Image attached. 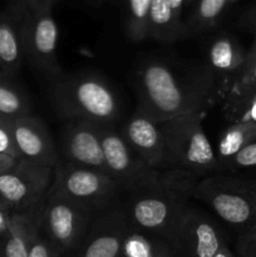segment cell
Segmentation results:
<instances>
[{
	"label": "cell",
	"instance_id": "6da1fadb",
	"mask_svg": "<svg viewBox=\"0 0 256 257\" xmlns=\"http://www.w3.org/2000/svg\"><path fill=\"white\" fill-rule=\"evenodd\" d=\"M137 109L162 122L202 113L222 97L203 68L182 69L167 60H147L137 73Z\"/></svg>",
	"mask_w": 256,
	"mask_h": 257
},
{
	"label": "cell",
	"instance_id": "7a4b0ae2",
	"mask_svg": "<svg viewBox=\"0 0 256 257\" xmlns=\"http://www.w3.org/2000/svg\"><path fill=\"white\" fill-rule=\"evenodd\" d=\"M198 180L187 171L162 170L125 192L122 203L131 227L170 240Z\"/></svg>",
	"mask_w": 256,
	"mask_h": 257
},
{
	"label": "cell",
	"instance_id": "3957f363",
	"mask_svg": "<svg viewBox=\"0 0 256 257\" xmlns=\"http://www.w3.org/2000/svg\"><path fill=\"white\" fill-rule=\"evenodd\" d=\"M53 107L64 119H83L114 125L119 117L120 100L104 78L93 73L53 78L49 87Z\"/></svg>",
	"mask_w": 256,
	"mask_h": 257
},
{
	"label": "cell",
	"instance_id": "277c9868",
	"mask_svg": "<svg viewBox=\"0 0 256 257\" xmlns=\"http://www.w3.org/2000/svg\"><path fill=\"white\" fill-rule=\"evenodd\" d=\"M165 141V170H181L198 178L221 171L216 152L202 125V113L160 122Z\"/></svg>",
	"mask_w": 256,
	"mask_h": 257
},
{
	"label": "cell",
	"instance_id": "5b68a950",
	"mask_svg": "<svg viewBox=\"0 0 256 257\" xmlns=\"http://www.w3.org/2000/svg\"><path fill=\"white\" fill-rule=\"evenodd\" d=\"M192 197L241 232L256 223V183L231 176L210 175L198 180Z\"/></svg>",
	"mask_w": 256,
	"mask_h": 257
},
{
	"label": "cell",
	"instance_id": "8992f818",
	"mask_svg": "<svg viewBox=\"0 0 256 257\" xmlns=\"http://www.w3.org/2000/svg\"><path fill=\"white\" fill-rule=\"evenodd\" d=\"M50 190L60 193L94 213L119 201L122 190L107 172L59 160L53 172Z\"/></svg>",
	"mask_w": 256,
	"mask_h": 257
},
{
	"label": "cell",
	"instance_id": "52a82bcc",
	"mask_svg": "<svg viewBox=\"0 0 256 257\" xmlns=\"http://www.w3.org/2000/svg\"><path fill=\"white\" fill-rule=\"evenodd\" d=\"M95 213L49 188L40 203V230L63 256L72 255L84 238Z\"/></svg>",
	"mask_w": 256,
	"mask_h": 257
},
{
	"label": "cell",
	"instance_id": "ba28073f",
	"mask_svg": "<svg viewBox=\"0 0 256 257\" xmlns=\"http://www.w3.org/2000/svg\"><path fill=\"white\" fill-rule=\"evenodd\" d=\"M52 3H44L30 10L22 24L24 55L39 72L55 78L62 74L58 63L59 30L52 15Z\"/></svg>",
	"mask_w": 256,
	"mask_h": 257
},
{
	"label": "cell",
	"instance_id": "9c48e42d",
	"mask_svg": "<svg viewBox=\"0 0 256 257\" xmlns=\"http://www.w3.org/2000/svg\"><path fill=\"white\" fill-rule=\"evenodd\" d=\"M54 168L20 160L0 176V200L14 213L27 212L42 203L53 182Z\"/></svg>",
	"mask_w": 256,
	"mask_h": 257
},
{
	"label": "cell",
	"instance_id": "30bf717a",
	"mask_svg": "<svg viewBox=\"0 0 256 257\" xmlns=\"http://www.w3.org/2000/svg\"><path fill=\"white\" fill-rule=\"evenodd\" d=\"M131 226L124 207L117 201L97 212L73 257H122L123 243Z\"/></svg>",
	"mask_w": 256,
	"mask_h": 257
},
{
	"label": "cell",
	"instance_id": "8fae6325",
	"mask_svg": "<svg viewBox=\"0 0 256 257\" xmlns=\"http://www.w3.org/2000/svg\"><path fill=\"white\" fill-rule=\"evenodd\" d=\"M104 166L123 193L150 180L158 170L151 168L125 142L114 125L99 124Z\"/></svg>",
	"mask_w": 256,
	"mask_h": 257
},
{
	"label": "cell",
	"instance_id": "7c38bea8",
	"mask_svg": "<svg viewBox=\"0 0 256 257\" xmlns=\"http://www.w3.org/2000/svg\"><path fill=\"white\" fill-rule=\"evenodd\" d=\"M168 242L176 253L185 257H213L226 245L217 223L190 205L178 220Z\"/></svg>",
	"mask_w": 256,
	"mask_h": 257
},
{
	"label": "cell",
	"instance_id": "4fadbf2b",
	"mask_svg": "<svg viewBox=\"0 0 256 257\" xmlns=\"http://www.w3.org/2000/svg\"><path fill=\"white\" fill-rule=\"evenodd\" d=\"M62 152L67 162L107 172L98 123L68 119L62 132Z\"/></svg>",
	"mask_w": 256,
	"mask_h": 257
},
{
	"label": "cell",
	"instance_id": "5bb4252c",
	"mask_svg": "<svg viewBox=\"0 0 256 257\" xmlns=\"http://www.w3.org/2000/svg\"><path fill=\"white\" fill-rule=\"evenodd\" d=\"M15 147L22 160L54 168L59 161L49 130L40 118L25 115L12 120Z\"/></svg>",
	"mask_w": 256,
	"mask_h": 257
},
{
	"label": "cell",
	"instance_id": "9a60e30c",
	"mask_svg": "<svg viewBox=\"0 0 256 257\" xmlns=\"http://www.w3.org/2000/svg\"><path fill=\"white\" fill-rule=\"evenodd\" d=\"M132 150L153 170H165V141L158 120L136 110L119 130Z\"/></svg>",
	"mask_w": 256,
	"mask_h": 257
},
{
	"label": "cell",
	"instance_id": "2e32d148",
	"mask_svg": "<svg viewBox=\"0 0 256 257\" xmlns=\"http://www.w3.org/2000/svg\"><path fill=\"white\" fill-rule=\"evenodd\" d=\"M245 60L246 53L228 35H218L208 43L203 69L213 80L222 97H225L233 79L243 68Z\"/></svg>",
	"mask_w": 256,
	"mask_h": 257
},
{
	"label": "cell",
	"instance_id": "e0dca14e",
	"mask_svg": "<svg viewBox=\"0 0 256 257\" xmlns=\"http://www.w3.org/2000/svg\"><path fill=\"white\" fill-rule=\"evenodd\" d=\"M185 0H152L148 15L147 39L171 43L186 37L182 22V7Z\"/></svg>",
	"mask_w": 256,
	"mask_h": 257
},
{
	"label": "cell",
	"instance_id": "ac0fdd59",
	"mask_svg": "<svg viewBox=\"0 0 256 257\" xmlns=\"http://www.w3.org/2000/svg\"><path fill=\"white\" fill-rule=\"evenodd\" d=\"M40 205L27 212L13 215L9 230L0 237L3 257H29L30 241L39 222Z\"/></svg>",
	"mask_w": 256,
	"mask_h": 257
},
{
	"label": "cell",
	"instance_id": "d6986e66",
	"mask_svg": "<svg viewBox=\"0 0 256 257\" xmlns=\"http://www.w3.org/2000/svg\"><path fill=\"white\" fill-rule=\"evenodd\" d=\"M24 55L22 25L9 19H0V73L15 77L22 68Z\"/></svg>",
	"mask_w": 256,
	"mask_h": 257
},
{
	"label": "cell",
	"instance_id": "ffe728a7",
	"mask_svg": "<svg viewBox=\"0 0 256 257\" xmlns=\"http://www.w3.org/2000/svg\"><path fill=\"white\" fill-rule=\"evenodd\" d=\"M32 114V104L15 77L0 73V117L14 120Z\"/></svg>",
	"mask_w": 256,
	"mask_h": 257
},
{
	"label": "cell",
	"instance_id": "44dd1931",
	"mask_svg": "<svg viewBox=\"0 0 256 257\" xmlns=\"http://www.w3.org/2000/svg\"><path fill=\"white\" fill-rule=\"evenodd\" d=\"M255 140V123H230V125L221 133L216 150V157L220 163L221 170L231 157H233L238 151Z\"/></svg>",
	"mask_w": 256,
	"mask_h": 257
},
{
	"label": "cell",
	"instance_id": "7402d4cb",
	"mask_svg": "<svg viewBox=\"0 0 256 257\" xmlns=\"http://www.w3.org/2000/svg\"><path fill=\"white\" fill-rule=\"evenodd\" d=\"M223 114L230 123L256 124V88L228 90L225 95Z\"/></svg>",
	"mask_w": 256,
	"mask_h": 257
},
{
	"label": "cell",
	"instance_id": "603a6c76",
	"mask_svg": "<svg viewBox=\"0 0 256 257\" xmlns=\"http://www.w3.org/2000/svg\"><path fill=\"white\" fill-rule=\"evenodd\" d=\"M231 0H198L190 20L185 24L186 37L206 32L217 24Z\"/></svg>",
	"mask_w": 256,
	"mask_h": 257
},
{
	"label": "cell",
	"instance_id": "cb8c5ba5",
	"mask_svg": "<svg viewBox=\"0 0 256 257\" xmlns=\"http://www.w3.org/2000/svg\"><path fill=\"white\" fill-rule=\"evenodd\" d=\"M151 4L152 0H127V35L133 42L147 39Z\"/></svg>",
	"mask_w": 256,
	"mask_h": 257
},
{
	"label": "cell",
	"instance_id": "d4e9b609",
	"mask_svg": "<svg viewBox=\"0 0 256 257\" xmlns=\"http://www.w3.org/2000/svg\"><path fill=\"white\" fill-rule=\"evenodd\" d=\"M156 237L131 227L123 243L122 257H152Z\"/></svg>",
	"mask_w": 256,
	"mask_h": 257
},
{
	"label": "cell",
	"instance_id": "484cf974",
	"mask_svg": "<svg viewBox=\"0 0 256 257\" xmlns=\"http://www.w3.org/2000/svg\"><path fill=\"white\" fill-rule=\"evenodd\" d=\"M29 257H64L45 237V235L40 230L39 222L35 227L34 233L32 236V241H30Z\"/></svg>",
	"mask_w": 256,
	"mask_h": 257
},
{
	"label": "cell",
	"instance_id": "4316f807",
	"mask_svg": "<svg viewBox=\"0 0 256 257\" xmlns=\"http://www.w3.org/2000/svg\"><path fill=\"white\" fill-rule=\"evenodd\" d=\"M256 167V140L238 151L223 165L222 168L230 170H247Z\"/></svg>",
	"mask_w": 256,
	"mask_h": 257
},
{
	"label": "cell",
	"instance_id": "83f0119b",
	"mask_svg": "<svg viewBox=\"0 0 256 257\" xmlns=\"http://www.w3.org/2000/svg\"><path fill=\"white\" fill-rule=\"evenodd\" d=\"M256 88V60L245 63L241 72L237 77L233 79L232 84L230 85L228 90H240V89H255ZM227 90V92H228Z\"/></svg>",
	"mask_w": 256,
	"mask_h": 257
},
{
	"label": "cell",
	"instance_id": "f1b7e54d",
	"mask_svg": "<svg viewBox=\"0 0 256 257\" xmlns=\"http://www.w3.org/2000/svg\"><path fill=\"white\" fill-rule=\"evenodd\" d=\"M0 153L20 158L12 132V120L0 117Z\"/></svg>",
	"mask_w": 256,
	"mask_h": 257
},
{
	"label": "cell",
	"instance_id": "f546056e",
	"mask_svg": "<svg viewBox=\"0 0 256 257\" xmlns=\"http://www.w3.org/2000/svg\"><path fill=\"white\" fill-rule=\"evenodd\" d=\"M238 257H256V223L242 231L237 241Z\"/></svg>",
	"mask_w": 256,
	"mask_h": 257
},
{
	"label": "cell",
	"instance_id": "4dcf8cb0",
	"mask_svg": "<svg viewBox=\"0 0 256 257\" xmlns=\"http://www.w3.org/2000/svg\"><path fill=\"white\" fill-rule=\"evenodd\" d=\"M152 257H176V251L170 245L167 240L161 237H156L155 250Z\"/></svg>",
	"mask_w": 256,
	"mask_h": 257
},
{
	"label": "cell",
	"instance_id": "1f68e13d",
	"mask_svg": "<svg viewBox=\"0 0 256 257\" xmlns=\"http://www.w3.org/2000/svg\"><path fill=\"white\" fill-rule=\"evenodd\" d=\"M13 215H14V212L8 206L0 202V237H3L9 230Z\"/></svg>",
	"mask_w": 256,
	"mask_h": 257
},
{
	"label": "cell",
	"instance_id": "d6a6232c",
	"mask_svg": "<svg viewBox=\"0 0 256 257\" xmlns=\"http://www.w3.org/2000/svg\"><path fill=\"white\" fill-rule=\"evenodd\" d=\"M20 160H22V158H17V157H13V156L10 155L0 153V176L9 172L10 170H13V168L18 165V162H19Z\"/></svg>",
	"mask_w": 256,
	"mask_h": 257
},
{
	"label": "cell",
	"instance_id": "836d02e7",
	"mask_svg": "<svg viewBox=\"0 0 256 257\" xmlns=\"http://www.w3.org/2000/svg\"><path fill=\"white\" fill-rule=\"evenodd\" d=\"M253 60H256V38H255V40H253V43H252V45H251V48H250V49H248V52L246 53L245 63L253 62Z\"/></svg>",
	"mask_w": 256,
	"mask_h": 257
},
{
	"label": "cell",
	"instance_id": "e575fe53",
	"mask_svg": "<svg viewBox=\"0 0 256 257\" xmlns=\"http://www.w3.org/2000/svg\"><path fill=\"white\" fill-rule=\"evenodd\" d=\"M213 257H236V256L233 255V252L228 248L227 245H223L222 247L218 250V252Z\"/></svg>",
	"mask_w": 256,
	"mask_h": 257
},
{
	"label": "cell",
	"instance_id": "d590c367",
	"mask_svg": "<svg viewBox=\"0 0 256 257\" xmlns=\"http://www.w3.org/2000/svg\"><path fill=\"white\" fill-rule=\"evenodd\" d=\"M53 0H32V7H30L29 10L34 9V8L39 7V5L44 4V3H52Z\"/></svg>",
	"mask_w": 256,
	"mask_h": 257
},
{
	"label": "cell",
	"instance_id": "8d00e7d4",
	"mask_svg": "<svg viewBox=\"0 0 256 257\" xmlns=\"http://www.w3.org/2000/svg\"><path fill=\"white\" fill-rule=\"evenodd\" d=\"M0 257H3V252H2V248H0Z\"/></svg>",
	"mask_w": 256,
	"mask_h": 257
},
{
	"label": "cell",
	"instance_id": "74e56055",
	"mask_svg": "<svg viewBox=\"0 0 256 257\" xmlns=\"http://www.w3.org/2000/svg\"><path fill=\"white\" fill-rule=\"evenodd\" d=\"M28 4H29V9H30V0H28Z\"/></svg>",
	"mask_w": 256,
	"mask_h": 257
},
{
	"label": "cell",
	"instance_id": "f35d334b",
	"mask_svg": "<svg viewBox=\"0 0 256 257\" xmlns=\"http://www.w3.org/2000/svg\"><path fill=\"white\" fill-rule=\"evenodd\" d=\"M30 7H32V0H30Z\"/></svg>",
	"mask_w": 256,
	"mask_h": 257
},
{
	"label": "cell",
	"instance_id": "ab89813d",
	"mask_svg": "<svg viewBox=\"0 0 256 257\" xmlns=\"http://www.w3.org/2000/svg\"><path fill=\"white\" fill-rule=\"evenodd\" d=\"M0 202H3V201H2V200H0ZM3 203H4V202H3Z\"/></svg>",
	"mask_w": 256,
	"mask_h": 257
}]
</instances>
